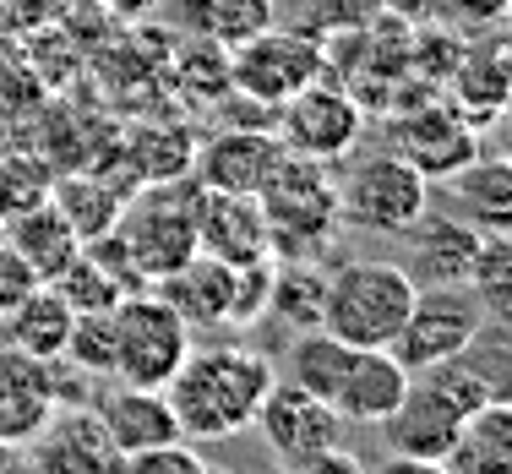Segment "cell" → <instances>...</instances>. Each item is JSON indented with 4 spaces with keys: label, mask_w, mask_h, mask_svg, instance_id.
Segmentation results:
<instances>
[{
    "label": "cell",
    "mask_w": 512,
    "mask_h": 474,
    "mask_svg": "<svg viewBox=\"0 0 512 474\" xmlns=\"http://www.w3.org/2000/svg\"><path fill=\"white\" fill-rule=\"evenodd\" d=\"M50 208L71 224V235L88 246V240H99L115 229L120 208H126V186L109 175H55L50 186Z\"/></svg>",
    "instance_id": "24"
},
{
    "label": "cell",
    "mask_w": 512,
    "mask_h": 474,
    "mask_svg": "<svg viewBox=\"0 0 512 474\" xmlns=\"http://www.w3.org/2000/svg\"><path fill=\"white\" fill-rule=\"evenodd\" d=\"M284 158V142L273 131H240V126H218L207 142H197L191 158V180L202 191H229V197H256L267 186V175Z\"/></svg>",
    "instance_id": "13"
},
{
    "label": "cell",
    "mask_w": 512,
    "mask_h": 474,
    "mask_svg": "<svg viewBox=\"0 0 512 474\" xmlns=\"http://www.w3.org/2000/svg\"><path fill=\"white\" fill-rule=\"evenodd\" d=\"M322 66H327V50L311 33L262 28V33H251L246 44L229 50V88L278 109L289 93H300L306 82L322 77Z\"/></svg>",
    "instance_id": "9"
},
{
    "label": "cell",
    "mask_w": 512,
    "mask_h": 474,
    "mask_svg": "<svg viewBox=\"0 0 512 474\" xmlns=\"http://www.w3.org/2000/svg\"><path fill=\"white\" fill-rule=\"evenodd\" d=\"M55 289H60V300H66L77 316L82 311H115L120 300H126V289H120L115 278H109L104 267L88 257V251H77V257H71V267L55 278Z\"/></svg>",
    "instance_id": "33"
},
{
    "label": "cell",
    "mask_w": 512,
    "mask_h": 474,
    "mask_svg": "<svg viewBox=\"0 0 512 474\" xmlns=\"http://www.w3.org/2000/svg\"><path fill=\"white\" fill-rule=\"evenodd\" d=\"M409 300H414V278L398 262L355 257L327 273L322 333L344 338L355 349H387L409 316Z\"/></svg>",
    "instance_id": "2"
},
{
    "label": "cell",
    "mask_w": 512,
    "mask_h": 474,
    "mask_svg": "<svg viewBox=\"0 0 512 474\" xmlns=\"http://www.w3.org/2000/svg\"><path fill=\"white\" fill-rule=\"evenodd\" d=\"M77 387H66L60 360H33L17 344H0V447H28L55 409H71Z\"/></svg>",
    "instance_id": "11"
},
{
    "label": "cell",
    "mask_w": 512,
    "mask_h": 474,
    "mask_svg": "<svg viewBox=\"0 0 512 474\" xmlns=\"http://www.w3.org/2000/svg\"><path fill=\"white\" fill-rule=\"evenodd\" d=\"M338 186V224L371 229V235H409L431 208V180L398 153H365L344 169Z\"/></svg>",
    "instance_id": "5"
},
{
    "label": "cell",
    "mask_w": 512,
    "mask_h": 474,
    "mask_svg": "<svg viewBox=\"0 0 512 474\" xmlns=\"http://www.w3.org/2000/svg\"><path fill=\"white\" fill-rule=\"evenodd\" d=\"M447 93H453L458 120L463 126H491V120H502L507 109V39L502 28H491L485 39H469L453 66V77H447Z\"/></svg>",
    "instance_id": "20"
},
{
    "label": "cell",
    "mask_w": 512,
    "mask_h": 474,
    "mask_svg": "<svg viewBox=\"0 0 512 474\" xmlns=\"http://www.w3.org/2000/svg\"><path fill=\"white\" fill-rule=\"evenodd\" d=\"M447 474H512V404L491 398L458 425L453 453L442 458Z\"/></svg>",
    "instance_id": "23"
},
{
    "label": "cell",
    "mask_w": 512,
    "mask_h": 474,
    "mask_svg": "<svg viewBox=\"0 0 512 474\" xmlns=\"http://www.w3.org/2000/svg\"><path fill=\"white\" fill-rule=\"evenodd\" d=\"M180 28H191L202 44H246L251 33L273 28V0H169Z\"/></svg>",
    "instance_id": "25"
},
{
    "label": "cell",
    "mask_w": 512,
    "mask_h": 474,
    "mask_svg": "<svg viewBox=\"0 0 512 474\" xmlns=\"http://www.w3.org/2000/svg\"><path fill=\"white\" fill-rule=\"evenodd\" d=\"M66 371H82L93 382H109L115 371V316L109 311H82L66 333V349H60Z\"/></svg>",
    "instance_id": "30"
},
{
    "label": "cell",
    "mask_w": 512,
    "mask_h": 474,
    "mask_svg": "<svg viewBox=\"0 0 512 474\" xmlns=\"http://www.w3.org/2000/svg\"><path fill=\"white\" fill-rule=\"evenodd\" d=\"M463 202V213H469V224L480 229V235H507L512 224V169L502 158H480L474 153L469 164L458 169V175H447Z\"/></svg>",
    "instance_id": "27"
},
{
    "label": "cell",
    "mask_w": 512,
    "mask_h": 474,
    "mask_svg": "<svg viewBox=\"0 0 512 474\" xmlns=\"http://www.w3.org/2000/svg\"><path fill=\"white\" fill-rule=\"evenodd\" d=\"M322 295H327V273H316L311 262H273V284H267V311L273 322H284L289 333H311L322 327Z\"/></svg>",
    "instance_id": "28"
},
{
    "label": "cell",
    "mask_w": 512,
    "mask_h": 474,
    "mask_svg": "<svg viewBox=\"0 0 512 474\" xmlns=\"http://www.w3.org/2000/svg\"><path fill=\"white\" fill-rule=\"evenodd\" d=\"M50 186H55V169L33 153H0V224L39 202H50Z\"/></svg>",
    "instance_id": "31"
},
{
    "label": "cell",
    "mask_w": 512,
    "mask_h": 474,
    "mask_svg": "<svg viewBox=\"0 0 512 474\" xmlns=\"http://www.w3.org/2000/svg\"><path fill=\"white\" fill-rule=\"evenodd\" d=\"M0 240H6V251H17V257L33 267L44 284H55V278L71 267V257L82 251V240L71 235V224L50 208V202L6 218V224H0Z\"/></svg>",
    "instance_id": "22"
},
{
    "label": "cell",
    "mask_w": 512,
    "mask_h": 474,
    "mask_svg": "<svg viewBox=\"0 0 512 474\" xmlns=\"http://www.w3.org/2000/svg\"><path fill=\"white\" fill-rule=\"evenodd\" d=\"M420 11L431 22H442V28H453V33H491V28H502V17H507V0H420Z\"/></svg>",
    "instance_id": "34"
},
{
    "label": "cell",
    "mask_w": 512,
    "mask_h": 474,
    "mask_svg": "<svg viewBox=\"0 0 512 474\" xmlns=\"http://www.w3.org/2000/svg\"><path fill=\"white\" fill-rule=\"evenodd\" d=\"M256 431H262V442L273 447V458L284 469H311L316 458H327L338 447V436H344V420L333 415V404H322V398H311L306 387L295 382H273L262 398V409H256Z\"/></svg>",
    "instance_id": "10"
},
{
    "label": "cell",
    "mask_w": 512,
    "mask_h": 474,
    "mask_svg": "<svg viewBox=\"0 0 512 474\" xmlns=\"http://www.w3.org/2000/svg\"><path fill=\"white\" fill-rule=\"evenodd\" d=\"M393 153L409 158L425 180H447L480 153V131L463 126L447 99H431L425 109H398L393 115Z\"/></svg>",
    "instance_id": "12"
},
{
    "label": "cell",
    "mask_w": 512,
    "mask_h": 474,
    "mask_svg": "<svg viewBox=\"0 0 512 474\" xmlns=\"http://www.w3.org/2000/svg\"><path fill=\"white\" fill-rule=\"evenodd\" d=\"M491 327L485 306L474 300V289L463 284H447V289H414L409 300V316L404 327L393 333V360L404 366L409 376L442 366V360H458L480 344V333Z\"/></svg>",
    "instance_id": "6"
},
{
    "label": "cell",
    "mask_w": 512,
    "mask_h": 474,
    "mask_svg": "<svg viewBox=\"0 0 512 474\" xmlns=\"http://www.w3.org/2000/svg\"><path fill=\"white\" fill-rule=\"evenodd\" d=\"M333 164L284 153L278 169L267 175V186L256 191V208L267 218V251L278 257H311L327 246V235L338 229V186Z\"/></svg>",
    "instance_id": "4"
},
{
    "label": "cell",
    "mask_w": 512,
    "mask_h": 474,
    "mask_svg": "<svg viewBox=\"0 0 512 474\" xmlns=\"http://www.w3.org/2000/svg\"><path fill=\"white\" fill-rule=\"evenodd\" d=\"M109 316H115V371H109V382L169 387V376H175L180 360L191 355V327L180 322L153 289L126 295Z\"/></svg>",
    "instance_id": "7"
},
{
    "label": "cell",
    "mask_w": 512,
    "mask_h": 474,
    "mask_svg": "<svg viewBox=\"0 0 512 474\" xmlns=\"http://www.w3.org/2000/svg\"><path fill=\"white\" fill-rule=\"evenodd\" d=\"M376 474H447V464H436V458H398L393 453Z\"/></svg>",
    "instance_id": "38"
},
{
    "label": "cell",
    "mask_w": 512,
    "mask_h": 474,
    "mask_svg": "<svg viewBox=\"0 0 512 474\" xmlns=\"http://www.w3.org/2000/svg\"><path fill=\"white\" fill-rule=\"evenodd\" d=\"M22 453V474H115V447L93 409H55Z\"/></svg>",
    "instance_id": "14"
},
{
    "label": "cell",
    "mask_w": 512,
    "mask_h": 474,
    "mask_svg": "<svg viewBox=\"0 0 512 474\" xmlns=\"http://www.w3.org/2000/svg\"><path fill=\"white\" fill-rule=\"evenodd\" d=\"M469 420L458 404H447L425 376H409V393L398 398V409L382 420V436L398 458H436L442 464L453 453V436L458 425Z\"/></svg>",
    "instance_id": "15"
},
{
    "label": "cell",
    "mask_w": 512,
    "mask_h": 474,
    "mask_svg": "<svg viewBox=\"0 0 512 474\" xmlns=\"http://www.w3.org/2000/svg\"><path fill=\"white\" fill-rule=\"evenodd\" d=\"M404 393H409V371L393 360V349H355L327 404L344 425H382Z\"/></svg>",
    "instance_id": "18"
},
{
    "label": "cell",
    "mask_w": 512,
    "mask_h": 474,
    "mask_svg": "<svg viewBox=\"0 0 512 474\" xmlns=\"http://www.w3.org/2000/svg\"><path fill=\"white\" fill-rule=\"evenodd\" d=\"M0 322H6V338L22 349V355H33V360H60V349H66V333H71V322H77V311L60 300L55 284H39L17 311L0 316Z\"/></svg>",
    "instance_id": "26"
},
{
    "label": "cell",
    "mask_w": 512,
    "mask_h": 474,
    "mask_svg": "<svg viewBox=\"0 0 512 474\" xmlns=\"http://www.w3.org/2000/svg\"><path fill=\"white\" fill-rule=\"evenodd\" d=\"M153 295L164 300L186 327H229V306H235V267L197 251L191 262H180L175 273L158 278Z\"/></svg>",
    "instance_id": "21"
},
{
    "label": "cell",
    "mask_w": 512,
    "mask_h": 474,
    "mask_svg": "<svg viewBox=\"0 0 512 474\" xmlns=\"http://www.w3.org/2000/svg\"><path fill=\"white\" fill-rule=\"evenodd\" d=\"M267 387H273L267 355L235 349V344H213V349H191L180 360L164 398L175 409V425L186 442H224V436L251 431Z\"/></svg>",
    "instance_id": "1"
},
{
    "label": "cell",
    "mask_w": 512,
    "mask_h": 474,
    "mask_svg": "<svg viewBox=\"0 0 512 474\" xmlns=\"http://www.w3.org/2000/svg\"><path fill=\"white\" fill-rule=\"evenodd\" d=\"M115 474H213V469H207V458L186 442V436H175V442H164V447L120 458Z\"/></svg>",
    "instance_id": "35"
},
{
    "label": "cell",
    "mask_w": 512,
    "mask_h": 474,
    "mask_svg": "<svg viewBox=\"0 0 512 474\" xmlns=\"http://www.w3.org/2000/svg\"><path fill=\"white\" fill-rule=\"evenodd\" d=\"M365 131V109L349 88H333V82H306L300 93H289L278 104V126L273 137L284 142V153L295 158H316V164H338V158L355 153Z\"/></svg>",
    "instance_id": "8"
},
{
    "label": "cell",
    "mask_w": 512,
    "mask_h": 474,
    "mask_svg": "<svg viewBox=\"0 0 512 474\" xmlns=\"http://www.w3.org/2000/svg\"><path fill=\"white\" fill-rule=\"evenodd\" d=\"M93 415H99L109 447H115V458L148 453V447H164V442H175V436H180L164 387H126V382H115L99 404H93Z\"/></svg>",
    "instance_id": "17"
},
{
    "label": "cell",
    "mask_w": 512,
    "mask_h": 474,
    "mask_svg": "<svg viewBox=\"0 0 512 474\" xmlns=\"http://www.w3.org/2000/svg\"><path fill=\"white\" fill-rule=\"evenodd\" d=\"M267 284H273V257H256L235 267V306H229V327H251L267 311Z\"/></svg>",
    "instance_id": "36"
},
{
    "label": "cell",
    "mask_w": 512,
    "mask_h": 474,
    "mask_svg": "<svg viewBox=\"0 0 512 474\" xmlns=\"http://www.w3.org/2000/svg\"><path fill=\"white\" fill-rule=\"evenodd\" d=\"M197 180H148L142 191H131L126 208L115 218V240L126 246L131 267L142 284H158L164 273H175L180 262L197 257Z\"/></svg>",
    "instance_id": "3"
},
{
    "label": "cell",
    "mask_w": 512,
    "mask_h": 474,
    "mask_svg": "<svg viewBox=\"0 0 512 474\" xmlns=\"http://www.w3.org/2000/svg\"><path fill=\"white\" fill-rule=\"evenodd\" d=\"M0 474H22V458H11V447H0Z\"/></svg>",
    "instance_id": "39"
},
{
    "label": "cell",
    "mask_w": 512,
    "mask_h": 474,
    "mask_svg": "<svg viewBox=\"0 0 512 474\" xmlns=\"http://www.w3.org/2000/svg\"><path fill=\"white\" fill-rule=\"evenodd\" d=\"M349 355H355V344H344V338H333V333H322V327H311V333H295L289 338V355H284V382H295V387H306L311 398H333V387H338V376H344L349 366Z\"/></svg>",
    "instance_id": "29"
},
{
    "label": "cell",
    "mask_w": 512,
    "mask_h": 474,
    "mask_svg": "<svg viewBox=\"0 0 512 474\" xmlns=\"http://www.w3.org/2000/svg\"><path fill=\"white\" fill-rule=\"evenodd\" d=\"M197 251L229 267H246L267 251V218L256 197H229V191H197Z\"/></svg>",
    "instance_id": "19"
},
{
    "label": "cell",
    "mask_w": 512,
    "mask_h": 474,
    "mask_svg": "<svg viewBox=\"0 0 512 474\" xmlns=\"http://www.w3.org/2000/svg\"><path fill=\"white\" fill-rule=\"evenodd\" d=\"M39 284H44V278L33 273V267L17 257V251H6V240H0V316L17 311L22 300H28L33 289H39Z\"/></svg>",
    "instance_id": "37"
},
{
    "label": "cell",
    "mask_w": 512,
    "mask_h": 474,
    "mask_svg": "<svg viewBox=\"0 0 512 474\" xmlns=\"http://www.w3.org/2000/svg\"><path fill=\"white\" fill-rule=\"evenodd\" d=\"M512 246H507V235H485L480 240V257H474L469 267V284L463 289H474V300L485 306V316H491L496 327L507 322V284H512Z\"/></svg>",
    "instance_id": "32"
},
{
    "label": "cell",
    "mask_w": 512,
    "mask_h": 474,
    "mask_svg": "<svg viewBox=\"0 0 512 474\" xmlns=\"http://www.w3.org/2000/svg\"><path fill=\"white\" fill-rule=\"evenodd\" d=\"M414 251L404 273L414 278V289H447V284H469V267L480 257V229L463 213H420V224L409 229Z\"/></svg>",
    "instance_id": "16"
}]
</instances>
